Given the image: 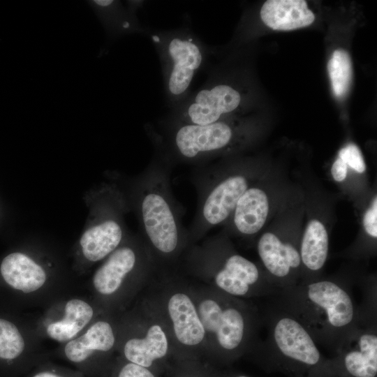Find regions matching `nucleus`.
Returning a JSON list of instances; mask_svg holds the SVG:
<instances>
[{"label":"nucleus","mask_w":377,"mask_h":377,"mask_svg":"<svg viewBox=\"0 0 377 377\" xmlns=\"http://www.w3.org/2000/svg\"><path fill=\"white\" fill-rule=\"evenodd\" d=\"M0 271L3 279L10 287L24 293L36 291L47 279L43 267L20 252L6 256L1 262Z\"/></svg>","instance_id":"obj_12"},{"label":"nucleus","mask_w":377,"mask_h":377,"mask_svg":"<svg viewBox=\"0 0 377 377\" xmlns=\"http://www.w3.org/2000/svg\"><path fill=\"white\" fill-rule=\"evenodd\" d=\"M327 68L334 94L337 98L343 97L352 80V64L348 53L342 49L336 50L329 60Z\"/></svg>","instance_id":"obj_20"},{"label":"nucleus","mask_w":377,"mask_h":377,"mask_svg":"<svg viewBox=\"0 0 377 377\" xmlns=\"http://www.w3.org/2000/svg\"><path fill=\"white\" fill-rule=\"evenodd\" d=\"M147 35L161 63L166 105L174 110L191 94L196 75L207 68L210 49L188 27L149 28Z\"/></svg>","instance_id":"obj_4"},{"label":"nucleus","mask_w":377,"mask_h":377,"mask_svg":"<svg viewBox=\"0 0 377 377\" xmlns=\"http://www.w3.org/2000/svg\"><path fill=\"white\" fill-rule=\"evenodd\" d=\"M87 2L110 36L116 38L130 34L147 35L149 27L143 26L137 17V12L144 5V1H127L126 7L116 0Z\"/></svg>","instance_id":"obj_9"},{"label":"nucleus","mask_w":377,"mask_h":377,"mask_svg":"<svg viewBox=\"0 0 377 377\" xmlns=\"http://www.w3.org/2000/svg\"><path fill=\"white\" fill-rule=\"evenodd\" d=\"M228 297L220 300L207 299L200 302L197 310L201 323L208 333H216L223 317V313Z\"/></svg>","instance_id":"obj_22"},{"label":"nucleus","mask_w":377,"mask_h":377,"mask_svg":"<svg viewBox=\"0 0 377 377\" xmlns=\"http://www.w3.org/2000/svg\"><path fill=\"white\" fill-rule=\"evenodd\" d=\"M227 377H252V376H250L244 374H235L234 373L232 374H227Z\"/></svg>","instance_id":"obj_29"},{"label":"nucleus","mask_w":377,"mask_h":377,"mask_svg":"<svg viewBox=\"0 0 377 377\" xmlns=\"http://www.w3.org/2000/svg\"><path fill=\"white\" fill-rule=\"evenodd\" d=\"M29 377H81V376L54 367H43L34 371Z\"/></svg>","instance_id":"obj_27"},{"label":"nucleus","mask_w":377,"mask_h":377,"mask_svg":"<svg viewBox=\"0 0 377 377\" xmlns=\"http://www.w3.org/2000/svg\"><path fill=\"white\" fill-rule=\"evenodd\" d=\"M268 212L269 202L265 192L257 187L249 188L231 214L233 225L240 234L254 235L264 226Z\"/></svg>","instance_id":"obj_15"},{"label":"nucleus","mask_w":377,"mask_h":377,"mask_svg":"<svg viewBox=\"0 0 377 377\" xmlns=\"http://www.w3.org/2000/svg\"><path fill=\"white\" fill-rule=\"evenodd\" d=\"M115 341L109 323L100 320L93 324L82 335L67 342L64 347L66 358L78 365H87L97 352L110 350Z\"/></svg>","instance_id":"obj_14"},{"label":"nucleus","mask_w":377,"mask_h":377,"mask_svg":"<svg viewBox=\"0 0 377 377\" xmlns=\"http://www.w3.org/2000/svg\"><path fill=\"white\" fill-rule=\"evenodd\" d=\"M330 359L338 377H377V325L360 327Z\"/></svg>","instance_id":"obj_7"},{"label":"nucleus","mask_w":377,"mask_h":377,"mask_svg":"<svg viewBox=\"0 0 377 377\" xmlns=\"http://www.w3.org/2000/svg\"><path fill=\"white\" fill-rule=\"evenodd\" d=\"M168 350L167 337L162 327L153 325L144 338H133L124 346V356L127 362L153 371L156 362L164 358Z\"/></svg>","instance_id":"obj_16"},{"label":"nucleus","mask_w":377,"mask_h":377,"mask_svg":"<svg viewBox=\"0 0 377 377\" xmlns=\"http://www.w3.org/2000/svg\"><path fill=\"white\" fill-rule=\"evenodd\" d=\"M365 231L370 236L377 237V200L373 201L371 207L367 210L363 218Z\"/></svg>","instance_id":"obj_26"},{"label":"nucleus","mask_w":377,"mask_h":377,"mask_svg":"<svg viewBox=\"0 0 377 377\" xmlns=\"http://www.w3.org/2000/svg\"><path fill=\"white\" fill-rule=\"evenodd\" d=\"M198 195L196 212L188 232V242L202 238L231 215L249 188L246 175L224 174L207 164L196 166L191 177Z\"/></svg>","instance_id":"obj_5"},{"label":"nucleus","mask_w":377,"mask_h":377,"mask_svg":"<svg viewBox=\"0 0 377 377\" xmlns=\"http://www.w3.org/2000/svg\"><path fill=\"white\" fill-rule=\"evenodd\" d=\"M112 377H156L151 370L129 362L119 364Z\"/></svg>","instance_id":"obj_24"},{"label":"nucleus","mask_w":377,"mask_h":377,"mask_svg":"<svg viewBox=\"0 0 377 377\" xmlns=\"http://www.w3.org/2000/svg\"><path fill=\"white\" fill-rule=\"evenodd\" d=\"M348 165L340 158H338L332 164L331 173L337 182L343 181L347 175Z\"/></svg>","instance_id":"obj_28"},{"label":"nucleus","mask_w":377,"mask_h":377,"mask_svg":"<svg viewBox=\"0 0 377 377\" xmlns=\"http://www.w3.org/2000/svg\"><path fill=\"white\" fill-rule=\"evenodd\" d=\"M218 258L209 242L192 254L198 268L212 271L215 285L232 297H272L279 291L267 276L246 258L232 253Z\"/></svg>","instance_id":"obj_6"},{"label":"nucleus","mask_w":377,"mask_h":377,"mask_svg":"<svg viewBox=\"0 0 377 377\" xmlns=\"http://www.w3.org/2000/svg\"><path fill=\"white\" fill-rule=\"evenodd\" d=\"M267 331L250 351L256 364L269 373L288 377H338L304 326L271 300L261 317Z\"/></svg>","instance_id":"obj_2"},{"label":"nucleus","mask_w":377,"mask_h":377,"mask_svg":"<svg viewBox=\"0 0 377 377\" xmlns=\"http://www.w3.org/2000/svg\"><path fill=\"white\" fill-rule=\"evenodd\" d=\"M168 311L175 334L180 343L196 346L202 342L206 332L197 309L188 295L182 293L172 295L168 303Z\"/></svg>","instance_id":"obj_13"},{"label":"nucleus","mask_w":377,"mask_h":377,"mask_svg":"<svg viewBox=\"0 0 377 377\" xmlns=\"http://www.w3.org/2000/svg\"><path fill=\"white\" fill-rule=\"evenodd\" d=\"M122 237L121 224L114 219H108L85 231L80 243L85 258L96 262L117 249Z\"/></svg>","instance_id":"obj_17"},{"label":"nucleus","mask_w":377,"mask_h":377,"mask_svg":"<svg viewBox=\"0 0 377 377\" xmlns=\"http://www.w3.org/2000/svg\"><path fill=\"white\" fill-rule=\"evenodd\" d=\"M329 251V237L326 228L318 220L308 223L300 244L301 265L310 273L308 281L315 280L326 262Z\"/></svg>","instance_id":"obj_18"},{"label":"nucleus","mask_w":377,"mask_h":377,"mask_svg":"<svg viewBox=\"0 0 377 377\" xmlns=\"http://www.w3.org/2000/svg\"><path fill=\"white\" fill-rule=\"evenodd\" d=\"M171 169L154 156L137 187V209L143 233L148 245L163 258L174 257L188 243V232L182 222L184 209L171 190Z\"/></svg>","instance_id":"obj_3"},{"label":"nucleus","mask_w":377,"mask_h":377,"mask_svg":"<svg viewBox=\"0 0 377 377\" xmlns=\"http://www.w3.org/2000/svg\"><path fill=\"white\" fill-rule=\"evenodd\" d=\"M339 158L359 173L364 172L366 169L362 152L354 144H349L342 148L339 151Z\"/></svg>","instance_id":"obj_23"},{"label":"nucleus","mask_w":377,"mask_h":377,"mask_svg":"<svg viewBox=\"0 0 377 377\" xmlns=\"http://www.w3.org/2000/svg\"><path fill=\"white\" fill-rule=\"evenodd\" d=\"M257 250L267 276L279 290L298 283L301 259L293 244L281 241L272 232H265L258 240Z\"/></svg>","instance_id":"obj_8"},{"label":"nucleus","mask_w":377,"mask_h":377,"mask_svg":"<svg viewBox=\"0 0 377 377\" xmlns=\"http://www.w3.org/2000/svg\"><path fill=\"white\" fill-rule=\"evenodd\" d=\"M265 25L274 30L290 31L309 26L315 15L304 0H268L260 8Z\"/></svg>","instance_id":"obj_10"},{"label":"nucleus","mask_w":377,"mask_h":377,"mask_svg":"<svg viewBox=\"0 0 377 377\" xmlns=\"http://www.w3.org/2000/svg\"><path fill=\"white\" fill-rule=\"evenodd\" d=\"M175 377H227V375L213 369L191 365L179 367Z\"/></svg>","instance_id":"obj_25"},{"label":"nucleus","mask_w":377,"mask_h":377,"mask_svg":"<svg viewBox=\"0 0 377 377\" xmlns=\"http://www.w3.org/2000/svg\"><path fill=\"white\" fill-rule=\"evenodd\" d=\"M270 297L294 316L318 345L333 355L362 326L360 304L348 282L335 279L301 281Z\"/></svg>","instance_id":"obj_1"},{"label":"nucleus","mask_w":377,"mask_h":377,"mask_svg":"<svg viewBox=\"0 0 377 377\" xmlns=\"http://www.w3.org/2000/svg\"><path fill=\"white\" fill-rule=\"evenodd\" d=\"M24 348V339L17 327L0 318V360L14 361L22 355Z\"/></svg>","instance_id":"obj_21"},{"label":"nucleus","mask_w":377,"mask_h":377,"mask_svg":"<svg viewBox=\"0 0 377 377\" xmlns=\"http://www.w3.org/2000/svg\"><path fill=\"white\" fill-rule=\"evenodd\" d=\"M138 255L129 246H121L112 252L94 275L93 285L96 291L105 295L116 292L137 266Z\"/></svg>","instance_id":"obj_11"},{"label":"nucleus","mask_w":377,"mask_h":377,"mask_svg":"<svg viewBox=\"0 0 377 377\" xmlns=\"http://www.w3.org/2000/svg\"><path fill=\"white\" fill-rule=\"evenodd\" d=\"M92 307L80 299L68 300L62 319L51 323L46 328L47 335L60 343L72 340L91 320Z\"/></svg>","instance_id":"obj_19"}]
</instances>
